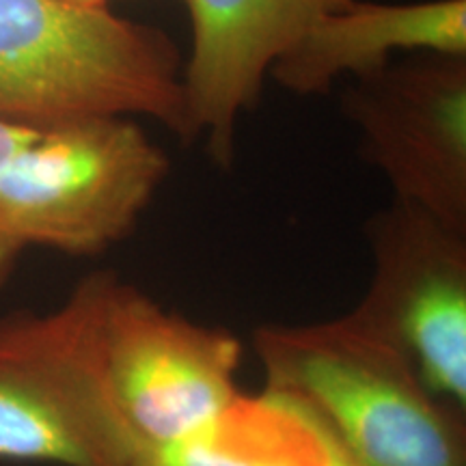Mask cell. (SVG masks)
Returning a JSON list of instances; mask_svg holds the SVG:
<instances>
[{
  "mask_svg": "<svg viewBox=\"0 0 466 466\" xmlns=\"http://www.w3.org/2000/svg\"><path fill=\"white\" fill-rule=\"evenodd\" d=\"M86 116H147L182 141L197 138L173 39L108 7L0 0V119Z\"/></svg>",
  "mask_w": 466,
  "mask_h": 466,
  "instance_id": "obj_1",
  "label": "cell"
},
{
  "mask_svg": "<svg viewBox=\"0 0 466 466\" xmlns=\"http://www.w3.org/2000/svg\"><path fill=\"white\" fill-rule=\"evenodd\" d=\"M266 387L305 401L363 466H466V412L425 387L404 354L352 318L259 326Z\"/></svg>",
  "mask_w": 466,
  "mask_h": 466,
  "instance_id": "obj_2",
  "label": "cell"
},
{
  "mask_svg": "<svg viewBox=\"0 0 466 466\" xmlns=\"http://www.w3.org/2000/svg\"><path fill=\"white\" fill-rule=\"evenodd\" d=\"M113 272H91L46 313L0 318V460L127 466L141 442L110 393L102 309Z\"/></svg>",
  "mask_w": 466,
  "mask_h": 466,
  "instance_id": "obj_3",
  "label": "cell"
},
{
  "mask_svg": "<svg viewBox=\"0 0 466 466\" xmlns=\"http://www.w3.org/2000/svg\"><path fill=\"white\" fill-rule=\"evenodd\" d=\"M168 168L132 116L42 126L0 171V238L17 253H102L130 236Z\"/></svg>",
  "mask_w": 466,
  "mask_h": 466,
  "instance_id": "obj_4",
  "label": "cell"
},
{
  "mask_svg": "<svg viewBox=\"0 0 466 466\" xmlns=\"http://www.w3.org/2000/svg\"><path fill=\"white\" fill-rule=\"evenodd\" d=\"M102 352L116 410L141 445L206 430L242 395L238 337L167 311L115 272L104 296Z\"/></svg>",
  "mask_w": 466,
  "mask_h": 466,
  "instance_id": "obj_5",
  "label": "cell"
},
{
  "mask_svg": "<svg viewBox=\"0 0 466 466\" xmlns=\"http://www.w3.org/2000/svg\"><path fill=\"white\" fill-rule=\"evenodd\" d=\"M365 233L374 270L348 316L466 412V233L400 199L367 220Z\"/></svg>",
  "mask_w": 466,
  "mask_h": 466,
  "instance_id": "obj_6",
  "label": "cell"
},
{
  "mask_svg": "<svg viewBox=\"0 0 466 466\" xmlns=\"http://www.w3.org/2000/svg\"><path fill=\"white\" fill-rule=\"evenodd\" d=\"M341 110L395 199L466 233V55L393 58L354 78Z\"/></svg>",
  "mask_w": 466,
  "mask_h": 466,
  "instance_id": "obj_7",
  "label": "cell"
},
{
  "mask_svg": "<svg viewBox=\"0 0 466 466\" xmlns=\"http://www.w3.org/2000/svg\"><path fill=\"white\" fill-rule=\"evenodd\" d=\"M192 42L184 89L197 137L220 168L236 160L242 113L258 106L270 67L313 22L352 0H184Z\"/></svg>",
  "mask_w": 466,
  "mask_h": 466,
  "instance_id": "obj_8",
  "label": "cell"
},
{
  "mask_svg": "<svg viewBox=\"0 0 466 466\" xmlns=\"http://www.w3.org/2000/svg\"><path fill=\"white\" fill-rule=\"evenodd\" d=\"M466 55V0H352L313 22L277 58L270 76L296 96H319L341 78H360L395 55Z\"/></svg>",
  "mask_w": 466,
  "mask_h": 466,
  "instance_id": "obj_9",
  "label": "cell"
},
{
  "mask_svg": "<svg viewBox=\"0 0 466 466\" xmlns=\"http://www.w3.org/2000/svg\"><path fill=\"white\" fill-rule=\"evenodd\" d=\"M253 466H363L322 417L294 395L264 389L238 400Z\"/></svg>",
  "mask_w": 466,
  "mask_h": 466,
  "instance_id": "obj_10",
  "label": "cell"
},
{
  "mask_svg": "<svg viewBox=\"0 0 466 466\" xmlns=\"http://www.w3.org/2000/svg\"><path fill=\"white\" fill-rule=\"evenodd\" d=\"M127 466H253L238 401L206 430L177 441L138 445Z\"/></svg>",
  "mask_w": 466,
  "mask_h": 466,
  "instance_id": "obj_11",
  "label": "cell"
},
{
  "mask_svg": "<svg viewBox=\"0 0 466 466\" xmlns=\"http://www.w3.org/2000/svg\"><path fill=\"white\" fill-rule=\"evenodd\" d=\"M39 127L42 126H26L15 124V121L0 119V171H3L5 165L11 160V156H14L20 147H25L35 134L39 132ZM17 258H20V253L0 238V285L9 279Z\"/></svg>",
  "mask_w": 466,
  "mask_h": 466,
  "instance_id": "obj_12",
  "label": "cell"
},
{
  "mask_svg": "<svg viewBox=\"0 0 466 466\" xmlns=\"http://www.w3.org/2000/svg\"><path fill=\"white\" fill-rule=\"evenodd\" d=\"M63 3L78 5V7H108V0H63Z\"/></svg>",
  "mask_w": 466,
  "mask_h": 466,
  "instance_id": "obj_13",
  "label": "cell"
}]
</instances>
